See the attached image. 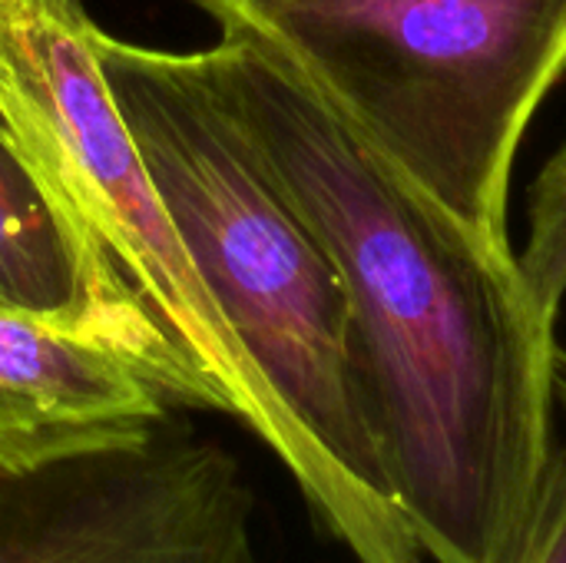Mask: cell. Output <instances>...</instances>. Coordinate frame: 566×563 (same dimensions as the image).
I'll return each mask as SVG.
<instances>
[{"mask_svg": "<svg viewBox=\"0 0 566 563\" xmlns=\"http://www.w3.org/2000/svg\"><path fill=\"white\" fill-rule=\"evenodd\" d=\"M202 66L332 259L398 508L434 563H507L554 458V322L497 246L398 173L229 0Z\"/></svg>", "mask_w": 566, "mask_h": 563, "instance_id": "6da1fadb", "label": "cell"}, {"mask_svg": "<svg viewBox=\"0 0 566 563\" xmlns=\"http://www.w3.org/2000/svg\"><path fill=\"white\" fill-rule=\"evenodd\" d=\"M93 37L119 116L269 392L272 455L352 561L424 563L375 441L332 259L252 153L199 50H156L99 27Z\"/></svg>", "mask_w": 566, "mask_h": 563, "instance_id": "7a4b0ae2", "label": "cell"}, {"mask_svg": "<svg viewBox=\"0 0 566 563\" xmlns=\"http://www.w3.org/2000/svg\"><path fill=\"white\" fill-rule=\"evenodd\" d=\"M93 33L80 0H0V119L66 236L83 332L166 405L229 415L272 451L269 392L119 116Z\"/></svg>", "mask_w": 566, "mask_h": 563, "instance_id": "3957f363", "label": "cell"}, {"mask_svg": "<svg viewBox=\"0 0 566 563\" xmlns=\"http://www.w3.org/2000/svg\"><path fill=\"white\" fill-rule=\"evenodd\" d=\"M229 3L398 173L511 246V169L566 70V0Z\"/></svg>", "mask_w": 566, "mask_h": 563, "instance_id": "277c9868", "label": "cell"}, {"mask_svg": "<svg viewBox=\"0 0 566 563\" xmlns=\"http://www.w3.org/2000/svg\"><path fill=\"white\" fill-rule=\"evenodd\" d=\"M252 521L242 465L172 418L129 448L0 471V563H262Z\"/></svg>", "mask_w": 566, "mask_h": 563, "instance_id": "5b68a950", "label": "cell"}, {"mask_svg": "<svg viewBox=\"0 0 566 563\" xmlns=\"http://www.w3.org/2000/svg\"><path fill=\"white\" fill-rule=\"evenodd\" d=\"M163 395L86 332L0 305V471L27 475L146 441Z\"/></svg>", "mask_w": 566, "mask_h": 563, "instance_id": "8992f818", "label": "cell"}, {"mask_svg": "<svg viewBox=\"0 0 566 563\" xmlns=\"http://www.w3.org/2000/svg\"><path fill=\"white\" fill-rule=\"evenodd\" d=\"M0 305L83 332V292L66 236L0 119Z\"/></svg>", "mask_w": 566, "mask_h": 563, "instance_id": "52a82bcc", "label": "cell"}, {"mask_svg": "<svg viewBox=\"0 0 566 563\" xmlns=\"http://www.w3.org/2000/svg\"><path fill=\"white\" fill-rule=\"evenodd\" d=\"M534 305L557 319L566 295V139L527 192V239L514 252Z\"/></svg>", "mask_w": 566, "mask_h": 563, "instance_id": "ba28073f", "label": "cell"}, {"mask_svg": "<svg viewBox=\"0 0 566 563\" xmlns=\"http://www.w3.org/2000/svg\"><path fill=\"white\" fill-rule=\"evenodd\" d=\"M507 563H566V451L554 448L531 521Z\"/></svg>", "mask_w": 566, "mask_h": 563, "instance_id": "9c48e42d", "label": "cell"}, {"mask_svg": "<svg viewBox=\"0 0 566 563\" xmlns=\"http://www.w3.org/2000/svg\"><path fill=\"white\" fill-rule=\"evenodd\" d=\"M554 402H560L566 411V352H560V348L554 358Z\"/></svg>", "mask_w": 566, "mask_h": 563, "instance_id": "30bf717a", "label": "cell"}]
</instances>
